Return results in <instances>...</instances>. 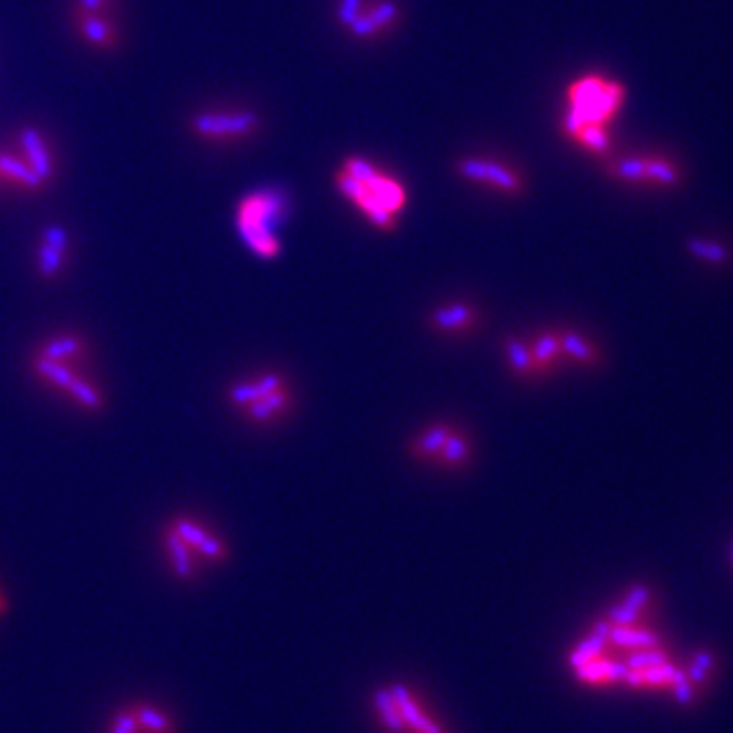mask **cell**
Instances as JSON below:
<instances>
[{"label":"cell","instance_id":"cell-35","mask_svg":"<svg viewBox=\"0 0 733 733\" xmlns=\"http://www.w3.org/2000/svg\"><path fill=\"white\" fill-rule=\"evenodd\" d=\"M690 251L697 253V255L713 261V263H721V261L728 259V253H725L723 246L713 245V243H705V241H693L690 243Z\"/></svg>","mask_w":733,"mask_h":733},{"label":"cell","instance_id":"cell-15","mask_svg":"<svg viewBox=\"0 0 733 733\" xmlns=\"http://www.w3.org/2000/svg\"><path fill=\"white\" fill-rule=\"evenodd\" d=\"M471 458H473V442L463 430L455 428L448 440L444 442L440 453L436 455L434 463L447 471H461L471 463Z\"/></svg>","mask_w":733,"mask_h":733},{"label":"cell","instance_id":"cell-38","mask_svg":"<svg viewBox=\"0 0 733 733\" xmlns=\"http://www.w3.org/2000/svg\"><path fill=\"white\" fill-rule=\"evenodd\" d=\"M109 0H77L82 12H102Z\"/></svg>","mask_w":733,"mask_h":733},{"label":"cell","instance_id":"cell-28","mask_svg":"<svg viewBox=\"0 0 733 733\" xmlns=\"http://www.w3.org/2000/svg\"><path fill=\"white\" fill-rule=\"evenodd\" d=\"M676 668L671 666L666 662V665H660V666H654V668H641V671H627L625 679L630 682L632 687H641V685H671L673 676H674Z\"/></svg>","mask_w":733,"mask_h":733},{"label":"cell","instance_id":"cell-16","mask_svg":"<svg viewBox=\"0 0 733 733\" xmlns=\"http://www.w3.org/2000/svg\"><path fill=\"white\" fill-rule=\"evenodd\" d=\"M560 333V349L562 357L567 361L579 365V366H595L601 361L599 350L587 336L576 333V330H559Z\"/></svg>","mask_w":733,"mask_h":733},{"label":"cell","instance_id":"cell-14","mask_svg":"<svg viewBox=\"0 0 733 733\" xmlns=\"http://www.w3.org/2000/svg\"><path fill=\"white\" fill-rule=\"evenodd\" d=\"M455 426L448 424V422H436V424L426 426L422 432L414 436V440L410 442V455L415 461H424V463H434L436 455L440 453V448L444 447V442L448 440V436L453 434Z\"/></svg>","mask_w":733,"mask_h":733},{"label":"cell","instance_id":"cell-13","mask_svg":"<svg viewBox=\"0 0 733 733\" xmlns=\"http://www.w3.org/2000/svg\"><path fill=\"white\" fill-rule=\"evenodd\" d=\"M284 385H287V382L279 375V373H263V375L253 379V382H241V383L232 385L229 391V399L232 406L245 407V406L253 404V401H257L261 398L270 396V393L273 391H278L279 387H284Z\"/></svg>","mask_w":733,"mask_h":733},{"label":"cell","instance_id":"cell-36","mask_svg":"<svg viewBox=\"0 0 733 733\" xmlns=\"http://www.w3.org/2000/svg\"><path fill=\"white\" fill-rule=\"evenodd\" d=\"M711 665H713V656L709 652L697 654V658L693 660V666H690V679L695 682H701L705 679V674L709 673Z\"/></svg>","mask_w":733,"mask_h":733},{"label":"cell","instance_id":"cell-17","mask_svg":"<svg viewBox=\"0 0 733 733\" xmlns=\"http://www.w3.org/2000/svg\"><path fill=\"white\" fill-rule=\"evenodd\" d=\"M0 180L15 183V186L23 189H33V192H37L45 183L33 172L23 155L12 153H0Z\"/></svg>","mask_w":733,"mask_h":733},{"label":"cell","instance_id":"cell-32","mask_svg":"<svg viewBox=\"0 0 733 733\" xmlns=\"http://www.w3.org/2000/svg\"><path fill=\"white\" fill-rule=\"evenodd\" d=\"M109 733H143L137 723V717L133 713V707L118 709L112 717Z\"/></svg>","mask_w":733,"mask_h":733},{"label":"cell","instance_id":"cell-25","mask_svg":"<svg viewBox=\"0 0 733 733\" xmlns=\"http://www.w3.org/2000/svg\"><path fill=\"white\" fill-rule=\"evenodd\" d=\"M627 668L624 665H613L608 660H591L587 665L576 668V676L583 682H591V685H597V682H611V681H622L625 679Z\"/></svg>","mask_w":733,"mask_h":733},{"label":"cell","instance_id":"cell-21","mask_svg":"<svg viewBox=\"0 0 733 733\" xmlns=\"http://www.w3.org/2000/svg\"><path fill=\"white\" fill-rule=\"evenodd\" d=\"M609 630H611L609 622H608V619H603V622H599L593 627V630H591L587 640L581 641V644L576 646L573 652H570L568 662H570V666L575 668V671H576V668L587 665V662L595 660L599 656V652H603L605 641H608V638H609Z\"/></svg>","mask_w":733,"mask_h":733},{"label":"cell","instance_id":"cell-30","mask_svg":"<svg viewBox=\"0 0 733 733\" xmlns=\"http://www.w3.org/2000/svg\"><path fill=\"white\" fill-rule=\"evenodd\" d=\"M373 701H375V707L379 711V715L383 717V721L387 723V728L398 733L406 729V721H404V717H401L398 701L393 699L391 690H377L375 697H373Z\"/></svg>","mask_w":733,"mask_h":733},{"label":"cell","instance_id":"cell-4","mask_svg":"<svg viewBox=\"0 0 733 733\" xmlns=\"http://www.w3.org/2000/svg\"><path fill=\"white\" fill-rule=\"evenodd\" d=\"M261 118L253 110H208L192 118L189 129L208 141H238L255 133Z\"/></svg>","mask_w":733,"mask_h":733},{"label":"cell","instance_id":"cell-29","mask_svg":"<svg viewBox=\"0 0 733 733\" xmlns=\"http://www.w3.org/2000/svg\"><path fill=\"white\" fill-rule=\"evenodd\" d=\"M573 141L593 155L608 153L611 147L609 129H605V126H584V129L576 133Z\"/></svg>","mask_w":733,"mask_h":733},{"label":"cell","instance_id":"cell-34","mask_svg":"<svg viewBox=\"0 0 733 733\" xmlns=\"http://www.w3.org/2000/svg\"><path fill=\"white\" fill-rule=\"evenodd\" d=\"M363 12H365L363 0H338V11H336L338 23L347 27V29L352 23H355L358 17L363 15Z\"/></svg>","mask_w":733,"mask_h":733},{"label":"cell","instance_id":"cell-10","mask_svg":"<svg viewBox=\"0 0 733 733\" xmlns=\"http://www.w3.org/2000/svg\"><path fill=\"white\" fill-rule=\"evenodd\" d=\"M398 19H399L398 4L391 3V0H382V3H377L375 6H371V9H366L363 15L349 27V31L358 39H369L387 29H391Z\"/></svg>","mask_w":733,"mask_h":733},{"label":"cell","instance_id":"cell-3","mask_svg":"<svg viewBox=\"0 0 733 733\" xmlns=\"http://www.w3.org/2000/svg\"><path fill=\"white\" fill-rule=\"evenodd\" d=\"M290 200L281 189L265 188L246 194L237 206V229L246 249L261 259H275L281 253L278 229L286 221Z\"/></svg>","mask_w":733,"mask_h":733},{"label":"cell","instance_id":"cell-6","mask_svg":"<svg viewBox=\"0 0 733 733\" xmlns=\"http://www.w3.org/2000/svg\"><path fill=\"white\" fill-rule=\"evenodd\" d=\"M479 322H481V314H479V310L473 304H467V302H448V304L434 308L432 314L428 316V324L436 333L450 336L473 333L479 326Z\"/></svg>","mask_w":733,"mask_h":733},{"label":"cell","instance_id":"cell-20","mask_svg":"<svg viewBox=\"0 0 733 733\" xmlns=\"http://www.w3.org/2000/svg\"><path fill=\"white\" fill-rule=\"evenodd\" d=\"M393 693V699L398 701V707L401 711V717H404L406 721V728H412L415 733H442L439 725L434 721H430V719L422 713L418 705L414 703L412 695L407 693L406 687L396 685L391 689Z\"/></svg>","mask_w":733,"mask_h":733},{"label":"cell","instance_id":"cell-8","mask_svg":"<svg viewBox=\"0 0 733 733\" xmlns=\"http://www.w3.org/2000/svg\"><path fill=\"white\" fill-rule=\"evenodd\" d=\"M530 350L536 365V377L552 375L565 358L560 349V333L554 328L540 330L530 341Z\"/></svg>","mask_w":733,"mask_h":733},{"label":"cell","instance_id":"cell-9","mask_svg":"<svg viewBox=\"0 0 733 733\" xmlns=\"http://www.w3.org/2000/svg\"><path fill=\"white\" fill-rule=\"evenodd\" d=\"M19 143H20V155H23L27 164L31 165L35 173L39 175L44 181H49L53 178V157L52 151L45 143L44 135L33 126H25L19 133Z\"/></svg>","mask_w":733,"mask_h":733},{"label":"cell","instance_id":"cell-33","mask_svg":"<svg viewBox=\"0 0 733 733\" xmlns=\"http://www.w3.org/2000/svg\"><path fill=\"white\" fill-rule=\"evenodd\" d=\"M660 665H666L665 654H662L660 650H652V648H648V650L644 652L633 654V656L627 660L625 668L627 671H641V668H654Z\"/></svg>","mask_w":733,"mask_h":733},{"label":"cell","instance_id":"cell-37","mask_svg":"<svg viewBox=\"0 0 733 733\" xmlns=\"http://www.w3.org/2000/svg\"><path fill=\"white\" fill-rule=\"evenodd\" d=\"M671 685L674 687L676 699H679L681 703H689V701H690V685H689V679L685 676V673L679 671V668H676V671H674V676H673Z\"/></svg>","mask_w":733,"mask_h":733},{"label":"cell","instance_id":"cell-5","mask_svg":"<svg viewBox=\"0 0 733 733\" xmlns=\"http://www.w3.org/2000/svg\"><path fill=\"white\" fill-rule=\"evenodd\" d=\"M456 172L463 180L479 183L493 189V192L520 196L524 194L526 181L521 178L518 169L502 164V161L487 157H467L456 164Z\"/></svg>","mask_w":733,"mask_h":733},{"label":"cell","instance_id":"cell-2","mask_svg":"<svg viewBox=\"0 0 733 733\" xmlns=\"http://www.w3.org/2000/svg\"><path fill=\"white\" fill-rule=\"evenodd\" d=\"M625 86L611 77L589 74L570 82L567 88V110L562 131L570 139L584 126H605L616 121L625 104Z\"/></svg>","mask_w":733,"mask_h":733},{"label":"cell","instance_id":"cell-27","mask_svg":"<svg viewBox=\"0 0 733 733\" xmlns=\"http://www.w3.org/2000/svg\"><path fill=\"white\" fill-rule=\"evenodd\" d=\"M84 350V344L80 338L76 336H60V338H53V341L45 342V347L39 350L41 358H49V361H61V363H69L72 358L80 357Z\"/></svg>","mask_w":733,"mask_h":733},{"label":"cell","instance_id":"cell-22","mask_svg":"<svg viewBox=\"0 0 733 733\" xmlns=\"http://www.w3.org/2000/svg\"><path fill=\"white\" fill-rule=\"evenodd\" d=\"M503 355L507 358L510 369L516 373L518 377H536V365L532 358L530 342L520 336H507L503 341Z\"/></svg>","mask_w":733,"mask_h":733},{"label":"cell","instance_id":"cell-12","mask_svg":"<svg viewBox=\"0 0 733 733\" xmlns=\"http://www.w3.org/2000/svg\"><path fill=\"white\" fill-rule=\"evenodd\" d=\"M69 246L68 230L63 227H47L39 246V270L45 278L58 275L66 261V251Z\"/></svg>","mask_w":733,"mask_h":733},{"label":"cell","instance_id":"cell-1","mask_svg":"<svg viewBox=\"0 0 733 733\" xmlns=\"http://www.w3.org/2000/svg\"><path fill=\"white\" fill-rule=\"evenodd\" d=\"M334 186L373 227L396 230L398 216L407 204L406 186L382 172L373 161L352 155L334 173Z\"/></svg>","mask_w":733,"mask_h":733},{"label":"cell","instance_id":"cell-18","mask_svg":"<svg viewBox=\"0 0 733 733\" xmlns=\"http://www.w3.org/2000/svg\"><path fill=\"white\" fill-rule=\"evenodd\" d=\"M164 544H165V552L169 556V560H172L173 573L178 575L180 579H192L196 573V556H194L196 552L180 538L178 532H175L172 526L167 528Z\"/></svg>","mask_w":733,"mask_h":733},{"label":"cell","instance_id":"cell-11","mask_svg":"<svg viewBox=\"0 0 733 733\" xmlns=\"http://www.w3.org/2000/svg\"><path fill=\"white\" fill-rule=\"evenodd\" d=\"M294 406V391L290 390V385L279 387L278 391L270 393V396L261 398L253 404L245 406V418L249 422H255V424H267V422L279 420L286 412H290Z\"/></svg>","mask_w":733,"mask_h":733},{"label":"cell","instance_id":"cell-24","mask_svg":"<svg viewBox=\"0 0 733 733\" xmlns=\"http://www.w3.org/2000/svg\"><path fill=\"white\" fill-rule=\"evenodd\" d=\"M80 31L92 45H96V47L115 45V31H112L109 20L102 19L101 12H82Z\"/></svg>","mask_w":733,"mask_h":733},{"label":"cell","instance_id":"cell-19","mask_svg":"<svg viewBox=\"0 0 733 733\" xmlns=\"http://www.w3.org/2000/svg\"><path fill=\"white\" fill-rule=\"evenodd\" d=\"M650 601V589L644 587V584H638L633 587L630 593L625 595V599L616 608L609 609L608 613V622L613 627H625L636 624V619L640 617V611L644 609V605Z\"/></svg>","mask_w":733,"mask_h":733},{"label":"cell","instance_id":"cell-7","mask_svg":"<svg viewBox=\"0 0 733 733\" xmlns=\"http://www.w3.org/2000/svg\"><path fill=\"white\" fill-rule=\"evenodd\" d=\"M172 528L178 532L180 538L194 550L200 559H206L210 562H221L229 556V548L224 542L213 534L208 528H204L200 521L180 518L175 520Z\"/></svg>","mask_w":733,"mask_h":733},{"label":"cell","instance_id":"cell-31","mask_svg":"<svg viewBox=\"0 0 733 733\" xmlns=\"http://www.w3.org/2000/svg\"><path fill=\"white\" fill-rule=\"evenodd\" d=\"M609 638L624 648H652L656 644V636H654V633L644 630H632L630 625L613 627V630H609Z\"/></svg>","mask_w":733,"mask_h":733},{"label":"cell","instance_id":"cell-23","mask_svg":"<svg viewBox=\"0 0 733 733\" xmlns=\"http://www.w3.org/2000/svg\"><path fill=\"white\" fill-rule=\"evenodd\" d=\"M681 180V173L673 161L658 155H646L641 157V183L650 186H674Z\"/></svg>","mask_w":733,"mask_h":733},{"label":"cell","instance_id":"cell-39","mask_svg":"<svg viewBox=\"0 0 733 733\" xmlns=\"http://www.w3.org/2000/svg\"><path fill=\"white\" fill-rule=\"evenodd\" d=\"M0 181H3V180H0Z\"/></svg>","mask_w":733,"mask_h":733},{"label":"cell","instance_id":"cell-26","mask_svg":"<svg viewBox=\"0 0 733 733\" xmlns=\"http://www.w3.org/2000/svg\"><path fill=\"white\" fill-rule=\"evenodd\" d=\"M131 707L143 733H175L172 717L164 711L155 709L151 705H131Z\"/></svg>","mask_w":733,"mask_h":733}]
</instances>
